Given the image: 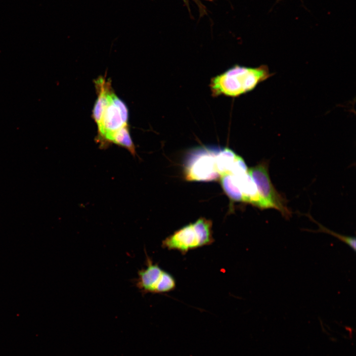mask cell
I'll list each match as a JSON object with an SVG mask.
<instances>
[{
	"label": "cell",
	"instance_id": "3",
	"mask_svg": "<svg viewBox=\"0 0 356 356\" xmlns=\"http://www.w3.org/2000/svg\"><path fill=\"white\" fill-rule=\"evenodd\" d=\"M128 110L126 104L111 90L108 103L97 125L96 141L102 148H107L109 137L121 128L128 125Z\"/></svg>",
	"mask_w": 356,
	"mask_h": 356
},
{
	"label": "cell",
	"instance_id": "1",
	"mask_svg": "<svg viewBox=\"0 0 356 356\" xmlns=\"http://www.w3.org/2000/svg\"><path fill=\"white\" fill-rule=\"evenodd\" d=\"M272 75L265 65L253 68L236 64L211 79V95L236 97L253 90Z\"/></svg>",
	"mask_w": 356,
	"mask_h": 356
},
{
	"label": "cell",
	"instance_id": "11",
	"mask_svg": "<svg viewBox=\"0 0 356 356\" xmlns=\"http://www.w3.org/2000/svg\"><path fill=\"white\" fill-rule=\"evenodd\" d=\"M308 217L310 218L312 221H313L316 223H317L319 226V229L317 230H308L309 231H312L314 232H324L329 234L339 239L341 241L345 243L348 245L355 252L356 249V240L355 237L348 236L345 235H342L336 232H335L321 225V224L316 222L311 216L308 215Z\"/></svg>",
	"mask_w": 356,
	"mask_h": 356
},
{
	"label": "cell",
	"instance_id": "7",
	"mask_svg": "<svg viewBox=\"0 0 356 356\" xmlns=\"http://www.w3.org/2000/svg\"><path fill=\"white\" fill-rule=\"evenodd\" d=\"M243 196V202L261 209L268 208L258 191L256 184L248 172L232 175Z\"/></svg>",
	"mask_w": 356,
	"mask_h": 356
},
{
	"label": "cell",
	"instance_id": "12",
	"mask_svg": "<svg viewBox=\"0 0 356 356\" xmlns=\"http://www.w3.org/2000/svg\"><path fill=\"white\" fill-rule=\"evenodd\" d=\"M205 0L209 1H213V0Z\"/></svg>",
	"mask_w": 356,
	"mask_h": 356
},
{
	"label": "cell",
	"instance_id": "6",
	"mask_svg": "<svg viewBox=\"0 0 356 356\" xmlns=\"http://www.w3.org/2000/svg\"><path fill=\"white\" fill-rule=\"evenodd\" d=\"M146 255V267L139 270L135 285L142 294H161L174 290L176 281L173 276L154 264Z\"/></svg>",
	"mask_w": 356,
	"mask_h": 356
},
{
	"label": "cell",
	"instance_id": "9",
	"mask_svg": "<svg viewBox=\"0 0 356 356\" xmlns=\"http://www.w3.org/2000/svg\"><path fill=\"white\" fill-rule=\"evenodd\" d=\"M237 156V155L228 148L217 151L215 157L216 164L220 177L225 174H230Z\"/></svg>",
	"mask_w": 356,
	"mask_h": 356
},
{
	"label": "cell",
	"instance_id": "2",
	"mask_svg": "<svg viewBox=\"0 0 356 356\" xmlns=\"http://www.w3.org/2000/svg\"><path fill=\"white\" fill-rule=\"evenodd\" d=\"M214 242L212 222L200 218L167 237L162 241V247L185 254L190 250L211 245Z\"/></svg>",
	"mask_w": 356,
	"mask_h": 356
},
{
	"label": "cell",
	"instance_id": "10",
	"mask_svg": "<svg viewBox=\"0 0 356 356\" xmlns=\"http://www.w3.org/2000/svg\"><path fill=\"white\" fill-rule=\"evenodd\" d=\"M222 187L230 200L235 202H243L241 191L237 185L231 174H225L220 177Z\"/></svg>",
	"mask_w": 356,
	"mask_h": 356
},
{
	"label": "cell",
	"instance_id": "4",
	"mask_svg": "<svg viewBox=\"0 0 356 356\" xmlns=\"http://www.w3.org/2000/svg\"><path fill=\"white\" fill-rule=\"evenodd\" d=\"M248 172L267 208L276 209L285 219H289L291 216V212L287 207L286 199L276 190L270 180L268 162L262 161L256 166L249 168Z\"/></svg>",
	"mask_w": 356,
	"mask_h": 356
},
{
	"label": "cell",
	"instance_id": "8",
	"mask_svg": "<svg viewBox=\"0 0 356 356\" xmlns=\"http://www.w3.org/2000/svg\"><path fill=\"white\" fill-rule=\"evenodd\" d=\"M112 143L122 147L129 151L132 155H136L135 145L131 137L128 125L115 132L108 139V146Z\"/></svg>",
	"mask_w": 356,
	"mask_h": 356
},
{
	"label": "cell",
	"instance_id": "5",
	"mask_svg": "<svg viewBox=\"0 0 356 356\" xmlns=\"http://www.w3.org/2000/svg\"><path fill=\"white\" fill-rule=\"evenodd\" d=\"M217 151L206 147L192 151L185 165V179L188 181H209L220 178L215 159Z\"/></svg>",
	"mask_w": 356,
	"mask_h": 356
}]
</instances>
